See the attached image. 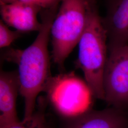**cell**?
Here are the masks:
<instances>
[{
  "mask_svg": "<svg viewBox=\"0 0 128 128\" xmlns=\"http://www.w3.org/2000/svg\"><path fill=\"white\" fill-rule=\"evenodd\" d=\"M104 101L111 107L128 108V45L108 50L103 74Z\"/></svg>",
  "mask_w": 128,
  "mask_h": 128,
  "instance_id": "5",
  "label": "cell"
},
{
  "mask_svg": "<svg viewBox=\"0 0 128 128\" xmlns=\"http://www.w3.org/2000/svg\"><path fill=\"white\" fill-rule=\"evenodd\" d=\"M78 45L76 66L82 71L92 96L104 100L103 74L108 54L107 36L97 8L90 14Z\"/></svg>",
  "mask_w": 128,
  "mask_h": 128,
  "instance_id": "3",
  "label": "cell"
},
{
  "mask_svg": "<svg viewBox=\"0 0 128 128\" xmlns=\"http://www.w3.org/2000/svg\"><path fill=\"white\" fill-rule=\"evenodd\" d=\"M62 0H0V4H9L14 2H21L36 5L42 9H50L60 6Z\"/></svg>",
  "mask_w": 128,
  "mask_h": 128,
  "instance_id": "12",
  "label": "cell"
},
{
  "mask_svg": "<svg viewBox=\"0 0 128 128\" xmlns=\"http://www.w3.org/2000/svg\"><path fill=\"white\" fill-rule=\"evenodd\" d=\"M51 102L60 114L73 119L89 109L86 102L91 94L86 84L74 74L52 77L46 89Z\"/></svg>",
  "mask_w": 128,
  "mask_h": 128,
  "instance_id": "4",
  "label": "cell"
},
{
  "mask_svg": "<svg viewBox=\"0 0 128 128\" xmlns=\"http://www.w3.org/2000/svg\"><path fill=\"white\" fill-rule=\"evenodd\" d=\"M0 5L1 20L8 26L22 33L40 30L42 24L38 15L43 9L40 6L21 2Z\"/></svg>",
  "mask_w": 128,
  "mask_h": 128,
  "instance_id": "8",
  "label": "cell"
},
{
  "mask_svg": "<svg viewBox=\"0 0 128 128\" xmlns=\"http://www.w3.org/2000/svg\"><path fill=\"white\" fill-rule=\"evenodd\" d=\"M58 8L41 10V28L30 46L24 50L8 48L3 53L5 60L18 66L20 94L24 101V120L32 118L36 110L38 96L41 92H46L52 78L48 43Z\"/></svg>",
  "mask_w": 128,
  "mask_h": 128,
  "instance_id": "1",
  "label": "cell"
},
{
  "mask_svg": "<svg viewBox=\"0 0 128 128\" xmlns=\"http://www.w3.org/2000/svg\"><path fill=\"white\" fill-rule=\"evenodd\" d=\"M65 128H128L126 110L113 107L101 110L89 109L68 120Z\"/></svg>",
  "mask_w": 128,
  "mask_h": 128,
  "instance_id": "7",
  "label": "cell"
},
{
  "mask_svg": "<svg viewBox=\"0 0 128 128\" xmlns=\"http://www.w3.org/2000/svg\"><path fill=\"white\" fill-rule=\"evenodd\" d=\"M46 100L40 98L36 110L32 118L28 120L19 121L4 128H47L45 117Z\"/></svg>",
  "mask_w": 128,
  "mask_h": 128,
  "instance_id": "10",
  "label": "cell"
},
{
  "mask_svg": "<svg viewBox=\"0 0 128 128\" xmlns=\"http://www.w3.org/2000/svg\"><path fill=\"white\" fill-rule=\"evenodd\" d=\"M20 93L18 74L16 71H1L0 74V128H4L19 120L16 101Z\"/></svg>",
  "mask_w": 128,
  "mask_h": 128,
  "instance_id": "9",
  "label": "cell"
},
{
  "mask_svg": "<svg viewBox=\"0 0 128 128\" xmlns=\"http://www.w3.org/2000/svg\"><path fill=\"white\" fill-rule=\"evenodd\" d=\"M102 22L107 33L108 50L128 45V0H106Z\"/></svg>",
  "mask_w": 128,
  "mask_h": 128,
  "instance_id": "6",
  "label": "cell"
},
{
  "mask_svg": "<svg viewBox=\"0 0 128 128\" xmlns=\"http://www.w3.org/2000/svg\"><path fill=\"white\" fill-rule=\"evenodd\" d=\"M96 0H62L50 30L52 56L60 68L78 45Z\"/></svg>",
  "mask_w": 128,
  "mask_h": 128,
  "instance_id": "2",
  "label": "cell"
},
{
  "mask_svg": "<svg viewBox=\"0 0 128 128\" xmlns=\"http://www.w3.org/2000/svg\"><path fill=\"white\" fill-rule=\"evenodd\" d=\"M5 23L0 20V48H8L14 41L21 37L22 32L12 30Z\"/></svg>",
  "mask_w": 128,
  "mask_h": 128,
  "instance_id": "11",
  "label": "cell"
}]
</instances>
